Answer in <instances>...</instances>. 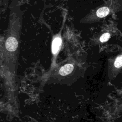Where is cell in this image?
Listing matches in <instances>:
<instances>
[{
	"label": "cell",
	"mask_w": 122,
	"mask_h": 122,
	"mask_svg": "<svg viewBox=\"0 0 122 122\" xmlns=\"http://www.w3.org/2000/svg\"><path fill=\"white\" fill-rule=\"evenodd\" d=\"M21 15L19 10H10V23L5 42V61L16 62L18 61L21 26Z\"/></svg>",
	"instance_id": "obj_1"
},
{
	"label": "cell",
	"mask_w": 122,
	"mask_h": 122,
	"mask_svg": "<svg viewBox=\"0 0 122 122\" xmlns=\"http://www.w3.org/2000/svg\"><path fill=\"white\" fill-rule=\"evenodd\" d=\"M62 40L60 37H55L53 40L51 50L53 54L55 55L58 52L61 44Z\"/></svg>",
	"instance_id": "obj_2"
},
{
	"label": "cell",
	"mask_w": 122,
	"mask_h": 122,
	"mask_svg": "<svg viewBox=\"0 0 122 122\" xmlns=\"http://www.w3.org/2000/svg\"><path fill=\"white\" fill-rule=\"evenodd\" d=\"M73 65L71 63L66 64L62 66L59 70V74L61 76H66L71 73L73 70Z\"/></svg>",
	"instance_id": "obj_3"
},
{
	"label": "cell",
	"mask_w": 122,
	"mask_h": 122,
	"mask_svg": "<svg viewBox=\"0 0 122 122\" xmlns=\"http://www.w3.org/2000/svg\"><path fill=\"white\" fill-rule=\"evenodd\" d=\"M110 12L109 9L107 7H102L99 8L96 11V15L97 17L102 18L107 16Z\"/></svg>",
	"instance_id": "obj_4"
},
{
	"label": "cell",
	"mask_w": 122,
	"mask_h": 122,
	"mask_svg": "<svg viewBox=\"0 0 122 122\" xmlns=\"http://www.w3.org/2000/svg\"><path fill=\"white\" fill-rule=\"evenodd\" d=\"M114 67L116 69H119L122 66V55L118 56L115 59L114 62Z\"/></svg>",
	"instance_id": "obj_5"
},
{
	"label": "cell",
	"mask_w": 122,
	"mask_h": 122,
	"mask_svg": "<svg viewBox=\"0 0 122 122\" xmlns=\"http://www.w3.org/2000/svg\"><path fill=\"white\" fill-rule=\"evenodd\" d=\"M110 38V34L109 33H104L100 38V41L101 42H105L107 41Z\"/></svg>",
	"instance_id": "obj_6"
},
{
	"label": "cell",
	"mask_w": 122,
	"mask_h": 122,
	"mask_svg": "<svg viewBox=\"0 0 122 122\" xmlns=\"http://www.w3.org/2000/svg\"><path fill=\"white\" fill-rule=\"evenodd\" d=\"M116 111L118 113L122 112V102L120 103L119 104H118L116 108Z\"/></svg>",
	"instance_id": "obj_7"
}]
</instances>
